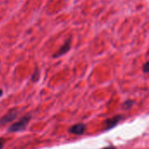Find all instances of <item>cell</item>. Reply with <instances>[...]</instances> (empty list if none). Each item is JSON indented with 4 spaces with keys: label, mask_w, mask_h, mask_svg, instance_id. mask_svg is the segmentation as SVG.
<instances>
[{
    "label": "cell",
    "mask_w": 149,
    "mask_h": 149,
    "mask_svg": "<svg viewBox=\"0 0 149 149\" xmlns=\"http://www.w3.org/2000/svg\"><path fill=\"white\" fill-rule=\"evenodd\" d=\"M31 113H28V114L23 116L17 121H16L12 125H10V127L8 128V131L11 132V133H16V132L23 131L28 126V124H29V122L31 120Z\"/></svg>",
    "instance_id": "obj_1"
},
{
    "label": "cell",
    "mask_w": 149,
    "mask_h": 149,
    "mask_svg": "<svg viewBox=\"0 0 149 149\" xmlns=\"http://www.w3.org/2000/svg\"><path fill=\"white\" fill-rule=\"evenodd\" d=\"M123 119V116L120 114H117L115 116H113L107 120H105L104 122V127H103V130L104 131H108L111 130L112 128H113L114 127H116L119 122Z\"/></svg>",
    "instance_id": "obj_2"
},
{
    "label": "cell",
    "mask_w": 149,
    "mask_h": 149,
    "mask_svg": "<svg viewBox=\"0 0 149 149\" xmlns=\"http://www.w3.org/2000/svg\"><path fill=\"white\" fill-rule=\"evenodd\" d=\"M17 113H18V109L17 108L14 107V108L10 109L3 117L0 118V124L1 125H5L7 123H10V122L13 121L17 118Z\"/></svg>",
    "instance_id": "obj_3"
},
{
    "label": "cell",
    "mask_w": 149,
    "mask_h": 149,
    "mask_svg": "<svg viewBox=\"0 0 149 149\" xmlns=\"http://www.w3.org/2000/svg\"><path fill=\"white\" fill-rule=\"evenodd\" d=\"M71 45H72V38L70 37L69 38H67L65 43L60 46V48L52 55V58H58L63 55H65V53H67L70 49H71Z\"/></svg>",
    "instance_id": "obj_4"
},
{
    "label": "cell",
    "mask_w": 149,
    "mask_h": 149,
    "mask_svg": "<svg viewBox=\"0 0 149 149\" xmlns=\"http://www.w3.org/2000/svg\"><path fill=\"white\" fill-rule=\"evenodd\" d=\"M68 131H69L70 134H75V135H82L86 131V125L83 124V123L75 124V125L70 127Z\"/></svg>",
    "instance_id": "obj_5"
},
{
    "label": "cell",
    "mask_w": 149,
    "mask_h": 149,
    "mask_svg": "<svg viewBox=\"0 0 149 149\" xmlns=\"http://www.w3.org/2000/svg\"><path fill=\"white\" fill-rule=\"evenodd\" d=\"M39 77H40V71H39L38 68H36L34 72L31 76V80L32 82H37L39 79Z\"/></svg>",
    "instance_id": "obj_6"
},
{
    "label": "cell",
    "mask_w": 149,
    "mask_h": 149,
    "mask_svg": "<svg viewBox=\"0 0 149 149\" xmlns=\"http://www.w3.org/2000/svg\"><path fill=\"white\" fill-rule=\"evenodd\" d=\"M134 101L133 100H126V101H124L123 103H122V109H130L133 106H134Z\"/></svg>",
    "instance_id": "obj_7"
},
{
    "label": "cell",
    "mask_w": 149,
    "mask_h": 149,
    "mask_svg": "<svg viewBox=\"0 0 149 149\" xmlns=\"http://www.w3.org/2000/svg\"><path fill=\"white\" fill-rule=\"evenodd\" d=\"M142 70H143V72H144V73H148V70H149L148 61H147V62L143 65V66H142Z\"/></svg>",
    "instance_id": "obj_8"
},
{
    "label": "cell",
    "mask_w": 149,
    "mask_h": 149,
    "mask_svg": "<svg viewBox=\"0 0 149 149\" xmlns=\"http://www.w3.org/2000/svg\"><path fill=\"white\" fill-rule=\"evenodd\" d=\"M4 144H5V139L4 138H0V149L3 148Z\"/></svg>",
    "instance_id": "obj_9"
},
{
    "label": "cell",
    "mask_w": 149,
    "mask_h": 149,
    "mask_svg": "<svg viewBox=\"0 0 149 149\" xmlns=\"http://www.w3.org/2000/svg\"><path fill=\"white\" fill-rule=\"evenodd\" d=\"M101 149H117L115 147H113V146H110V147H106V148H103Z\"/></svg>",
    "instance_id": "obj_10"
},
{
    "label": "cell",
    "mask_w": 149,
    "mask_h": 149,
    "mask_svg": "<svg viewBox=\"0 0 149 149\" xmlns=\"http://www.w3.org/2000/svg\"><path fill=\"white\" fill-rule=\"evenodd\" d=\"M2 95H3V90H2V89H0V97H1Z\"/></svg>",
    "instance_id": "obj_11"
}]
</instances>
